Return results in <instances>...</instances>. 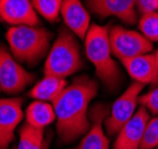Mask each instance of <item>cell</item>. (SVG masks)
Listing matches in <instances>:
<instances>
[{
    "mask_svg": "<svg viewBox=\"0 0 158 149\" xmlns=\"http://www.w3.org/2000/svg\"><path fill=\"white\" fill-rule=\"evenodd\" d=\"M98 93V82L81 75L63 90L51 103L56 113V130L60 140L70 143L90 128L88 106Z\"/></svg>",
    "mask_w": 158,
    "mask_h": 149,
    "instance_id": "cell-1",
    "label": "cell"
},
{
    "mask_svg": "<svg viewBox=\"0 0 158 149\" xmlns=\"http://www.w3.org/2000/svg\"><path fill=\"white\" fill-rule=\"evenodd\" d=\"M85 49L88 60L94 66L98 78L110 91L117 90L121 81V74L112 57L110 29L98 24L90 25L85 38Z\"/></svg>",
    "mask_w": 158,
    "mask_h": 149,
    "instance_id": "cell-2",
    "label": "cell"
},
{
    "mask_svg": "<svg viewBox=\"0 0 158 149\" xmlns=\"http://www.w3.org/2000/svg\"><path fill=\"white\" fill-rule=\"evenodd\" d=\"M5 37L17 61L33 67L49 51L51 33L38 25H19L11 26Z\"/></svg>",
    "mask_w": 158,
    "mask_h": 149,
    "instance_id": "cell-3",
    "label": "cell"
},
{
    "mask_svg": "<svg viewBox=\"0 0 158 149\" xmlns=\"http://www.w3.org/2000/svg\"><path fill=\"white\" fill-rule=\"evenodd\" d=\"M83 68L80 44L75 35L62 29L51 46L44 63V74L67 79Z\"/></svg>",
    "mask_w": 158,
    "mask_h": 149,
    "instance_id": "cell-4",
    "label": "cell"
},
{
    "mask_svg": "<svg viewBox=\"0 0 158 149\" xmlns=\"http://www.w3.org/2000/svg\"><path fill=\"white\" fill-rule=\"evenodd\" d=\"M110 44L112 54L120 61L149 54L153 49L152 42L140 32L128 30L121 25H114L110 29Z\"/></svg>",
    "mask_w": 158,
    "mask_h": 149,
    "instance_id": "cell-5",
    "label": "cell"
},
{
    "mask_svg": "<svg viewBox=\"0 0 158 149\" xmlns=\"http://www.w3.org/2000/svg\"><path fill=\"white\" fill-rule=\"evenodd\" d=\"M144 85L133 81L125 90V92L114 102L108 117L106 118L103 125L108 135H117L121 128L133 117L139 103V97Z\"/></svg>",
    "mask_w": 158,
    "mask_h": 149,
    "instance_id": "cell-6",
    "label": "cell"
},
{
    "mask_svg": "<svg viewBox=\"0 0 158 149\" xmlns=\"http://www.w3.org/2000/svg\"><path fill=\"white\" fill-rule=\"evenodd\" d=\"M33 80L35 75L26 71L0 43V90L7 94L20 93Z\"/></svg>",
    "mask_w": 158,
    "mask_h": 149,
    "instance_id": "cell-7",
    "label": "cell"
},
{
    "mask_svg": "<svg viewBox=\"0 0 158 149\" xmlns=\"http://www.w3.org/2000/svg\"><path fill=\"white\" fill-rule=\"evenodd\" d=\"M22 99H0V149H7L15 140V131L23 119Z\"/></svg>",
    "mask_w": 158,
    "mask_h": 149,
    "instance_id": "cell-8",
    "label": "cell"
},
{
    "mask_svg": "<svg viewBox=\"0 0 158 149\" xmlns=\"http://www.w3.org/2000/svg\"><path fill=\"white\" fill-rule=\"evenodd\" d=\"M150 121V112L146 107L140 106L133 117L117 134L114 149H139L146 125Z\"/></svg>",
    "mask_w": 158,
    "mask_h": 149,
    "instance_id": "cell-9",
    "label": "cell"
},
{
    "mask_svg": "<svg viewBox=\"0 0 158 149\" xmlns=\"http://www.w3.org/2000/svg\"><path fill=\"white\" fill-rule=\"evenodd\" d=\"M89 10L99 18L115 17L125 24L137 22V0H86Z\"/></svg>",
    "mask_w": 158,
    "mask_h": 149,
    "instance_id": "cell-10",
    "label": "cell"
},
{
    "mask_svg": "<svg viewBox=\"0 0 158 149\" xmlns=\"http://www.w3.org/2000/svg\"><path fill=\"white\" fill-rule=\"evenodd\" d=\"M110 111L107 106L98 104L89 111L90 128L75 149H110V140L105 134V121Z\"/></svg>",
    "mask_w": 158,
    "mask_h": 149,
    "instance_id": "cell-11",
    "label": "cell"
},
{
    "mask_svg": "<svg viewBox=\"0 0 158 149\" xmlns=\"http://www.w3.org/2000/svg\"><path fill=\"white\" fill-rule=\"evenodd\" d=\"M0 20L11 26L40 25L31 0H0Z\"/></svg>",
    "mask_w": 158,
    "mask_h": 149,
    "instance_id": "cell-12",
    "label": "cell"
},
{
    "mask_svg": "<svg viewBox=\"0 0 158 149\" xmlns=\"http://www.w3.org/2000/svg\"><path fill=\"white\" fill-rule=\"evenodd\" d=\"M133 81L143 85H158V63L156 53H149L121 61Z\"/></svg>",
    "mask_w": 158,
    "mask_h": 149,
    "instance_id": "cell-13",
    "label": "cell"
},
{
    "mask_svg": "<svg viewBox=\"0 0 158 149\" xmlns=\"http://www.w3.org/2000/svg\"><path fill=\"white\" fill-rule=\"evenodd\" d=\"M61 16L64 24L75 36L86 38L90 28V16L81 0H63Z\"/></svg>",
    "mask_w": 158,
    "mask_h": 149,
    "instance_id": "cell-14",
    "label": "cell"
},
{
    "mask_svg": "<svg viewBox=\"0 0 158 149\" xmlns=\"http://www.w3.org/2000/svg\"><path fill=\"white\" fill-rule=\"evenodd\" d=\"M67 86H68V82L65 79L57 78L52 75H45L32 87L31 91L29 92V95L35 100L52 103L63 92V90Z\"/></svg>",
    "mask_w": 158,
    "mask_h": 149,
    "instance_id": "cell-15",
    "label": "cell"
},
{
    "mask_svg": "<svg viewBox=\"0 0 158 149\" xmlns=\"http://www.w3.org/2000/svg\"><path fill=\"white\" fill-rule=\"evenodd\" d=\"M25 118L29 125L37 129H44L45 126L50 125L52 122H55L56 113L52 104L35 100L26 107Z\"/></svg>",
    "mask_w": 158,
    "mask_h": 149,
    "instance_id": "cell-16",
    "label": "cell"
},
{
    "mask_svg": "<svg viewBox=\"0 0 158 149\" xmlns=\"http://www.w3.org/2000/svg\"><path fill=\"white\" fill-rule=\"evenodd\" d=\"M44 141V129H37L26 123L19 131L17 149H43Z\"/></svg>",
    "mask_w": 158,
    "mask_h": 149,
    "instance_id": "cell-17",
    "label": "cell"
},
{
    "mask_svg": "<svg viewBox=\"0 0 158 149\" xmlns=\"http://www.w3.org/2000/svg\"><path fill=\"white\" fill-rule=\"evenodd\" d=\"M31 4L37 15L54 23L60 18L63 0H31Z\"/></svg>",
    "mask_w": 158,
    "mask_h": 149,
    "instance_id": "cell-18",
    "label": "cell"
},
{
    "mask_svg": "<svg viewBox=\"0 0 158 149\" xmlns=\"http://www.w3.org/2000/svg\"><path fill=\"white\" fill-rule=\"evenodd\" d=\"M138 26L140 33L150 42H158V11L143 15L138 22Z\"/></svg>",
    "mask_w": 158,
    "mask_h": 149,
    "instance_id": "cell-19",
    "label": "cell"
},
{
    "mask_svg": "<svg viewBox=\"0 0 158 149\" xmlns=\"http://www.w3.org/2000/svg\"><path fill=\"white\" fill-rule=\"evenodd\" d=\"M158 147V116L150 118L139 149H156Z\"/></svg>",
    "mask_w": 158,
    "mask_h": 149,
    "instance_id": "cell-20",
    "label": "cell"
},
{
    "mask_svg": "<svg viewBox=\"0 0 158 149\" xmlns=\"http://www.w3.org/2000/svg\"><path fill=\"white\" fill-rule=\"evenodd\" d=\"M137 11L140 15H146L158 11V0H137Z\"/></svg>",
    "mask_w": 158,
    "mask_h": 149,
    "instance_id": "cell-21",
    "label": "cell"
},
{
    "mask_svg": "<svg viewBox=\"0 0 158 149\" xmlns=\"http://www.w3.org/2000/svg\"><path fill=\"white\" fill-rule=\"evenodd\" d=\"M149 112H150V113H152V115H156V116H158V104H157V105H155V106H152L151 109H149Z\"/></svg>",
    "mask_w": 158,
    "mask_h": 149,
    "instance_id": "cell-22",
    "label": "cell"
},
{
    "mask_svg": "<svg viewBox=\"0 0 158 149\" xmlns=\"http://www.w3.org/2000/svg\"><path fill=\"white\" fill-rule=\"evenodd\" d=\"M43 149H49V142L44 141V146H43Z\"/></svg>",
    "mask_w": 158,
    "mask_h": 149,
    "instance_id": "cell-23",
    "label": "cell"
},
{
    "mask_svg": "<svg viewBox=\"0 0 158 149\" xmlns=\"http://www.w3.org/2000/svg\"><path fill=\"white\" fill-rule=\"evenodd\" d=\"M156 56H157V63H158V50H157V53H156Z\"/></svg>",
    "mask_w": 158,
    "mask_h": 149,
    "instance_id": "cell-24",
    "label": "cell"
},
{
    "mask_svg": "<svg viewBox=\"0 0 158 149\" xmlns=\"http://www.w3.org/2000/svg\"><path fill=\"white\" fill-rule=\"evenodd\" d=\"M156 149H158V147H157V148H156Z\"/></svg>",
    "mask_w": 158,
    "mask_h": 149,
    "instance_id": "cell-25",
    "label": "cell"
}]
</instances>
